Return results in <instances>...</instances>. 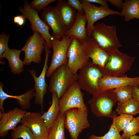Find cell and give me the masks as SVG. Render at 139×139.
<instances>
[{"instance_id":"obj_33","label":"cell","mask_w":139,"mask_h":139,"mask_svg":"<svg viewBox=\"0 0 139 139\" xmlns=\"http://www.w3.org/2000/svg\"><path fill=\"white\" fill-rule=\"evenodd\" d=\"M57 1L55 0H34L29 3L30 6L38 13L48 6L51 3Z\"/></svg>"},{"instance_id":"obj_2","label":"cell","mask_w":139,"mask_h":139,"mask_svg":"<svg viewBox=\"0 0 139 139\" xmlns=\"http://www.w3.org/2000/svg\"><path fill=\"white\" fill-rule=\"evenodd\" d=\"M117 102L114 89L98 91L92 95L89 101L92 112L98 117L113 118L116 116L113 108Z\"/></svg>"},{"instance_id":"obj_18","label":"cell","mask_w":139,"mask_h":139,"mask_svg":"<svg viewBox=\"0 0 139 139\" xmlns=\"http://www.w3.org/2000/svg\"><path fill=\"white\" fill-rule=\"evenodd\" d=\"M128 85L139 86V76L135 77H129L126 75L121 77H103L99 81L98 91Z\"/></svg>"},{"instance_id":"obj_16","label":"cell","mask_w":139,"mask_h":139,"mask_svg":"<svg viewBox=\"0 0 139 139\" xmlns=\"http://www.w3.org/2000/svg\"><path fill=\"white\" fill-rule=\"evenodd\" d=\"M84 52L92 62L101 68L107 62L109 55L91 37L82 42Z\"/></svg>"},{"instance_id":"obj_24","label":"cell","mask_w":139,"mask_h":139,"mask_svg":"<svg viewBox=\"0 0 139 139\" xmlns=\"http://www.w3.org/2000/svg\"><path fill=\"white\" fill-rule=\"evenodd\" d=\"M119 15L124 17L126 22L135 18L139 20V0H126Z\"/></svg>"},{"instance_id":"obj_6","label":"cell","mask_w":139,"mask_h":139,"mask_svg":"<svg viewBox=\"0 0 139 139\" xmlns=\"http://www.w3.org/2000/svg\"><path fill=\"white\" fill-rule=\"evenodd\" d=\"M65 114V127L72 139H77L80 133L90 126L88 109H72L66 111Z\"/></svg>"},{"instance_id":"obj_8","label":"cell","mask_w":139,"mask_h":139,"mask_svg":"<svg viewBox=\"0 0 139 139\" xmlns=\"http://www.w3.org/2000/svg\"><path fill=\"white\" fill-rule=\"evenodd\" d=\"M33 32L21 49L25 54L23 61L24 65H29L32 62L38 64L41 61V56L46 41L40 33L35 31Z\"/></svg>"},{"instance_id":"obj_31","label":"cell","mask_w":139,"mask_h":139,"mask_svg":"<svg viewBox=\"0 0 139 139\" xmlns=\"http://www.w3.org/2000/svg\"><path fill=\"white\" fill-rule=\"evenodd\" d=\"M89 139H123L119 132L116 128L114 121L111 125L108 132L102 136H98L92 135L89 137Z\"/></svg>"},{"instance_id":"obj_30","label":"cell","mask_w":139,"mask_h":139,"mask_svg":"<svg viewBox=\"0 0 139 139\" xmlns=\"http://www.w3.org/2000/svg\"><path fill=\"white\" fill-rule=\"evenodd\" d=\"M134 117L132 116L121 114L118 116L114 117L112 119L116 128L120 132L127 127Z\"/></svg>"},{"instance_id":"obj_34","label":"cell","mask_w":139,"mask_h":139,"mask_svg":"<svg viewBox=\"0 0 139 139\" xmlns=\"http://www.w3.org/2000/svg\"><path fill=\"white\" fill-rule=\"evenodd\" d=\"M68 3L77 12L84 13L80 1L79 0H68Z\"/></svg>"},{"instance_id":"obj_11","label":"cell","mask_w":139,"mask_h":139,"mask_svg":"<svg viewBox=\"0 0 139 139\" xmlns=\"http://www.w3.org/2000/svg\"><path fill=\"white\" fill-rule=\"evenodd\" d=\"M20 12L29 20L32 31L40 33L48 46L51 48L50 40L53 38L49 33L50 27L40 18L38 13L30 5L27 0L24 1L23 7H19Z\"/></svg>"},{"instance_id":"obj_12","label":"cell","mask_w":139,"mask_h":139,"mask_svg":"<svg viewBox=\"0 0 139 139\" xmlns=\"http://www.w3.org/2000/svg\"><path fill=\"white\" fill-rule=\"evenodd\" d=\"M80 1L87 20L86 30L89 37H90L94 24L97 21L110 15H119V12L113 10L109 7L98 6L86 0Z\"/></svg>"},{"instance_id":"obj_38","label":"cell","mask_w":139,"mask_h":139,"mask_svg":"<svg viewBox=\"0 0 139 139\" xmlns=\"http://www.w3.org/2000/svg\"><path fill=\"white\" fill-rule=\"evenodd\" d=\"M132 95L133 98L135 99L139 104V88L138 86H133Z\"/></svg>"},{"instance_id":"obj_7","label":"cell","mask_w":139,"mask_h":139,"mask_svg":"<svg viewBox=\"0 0 139 139\" xmlns=\"http://www.w3.org/2000/svg\"><path fill=\"white\" fill-rule=\"evenodd\" d=\"M72 38L65 35L60 40L54 38L50 40L53 54L46 77H50L57 68L63 65L67 64V51Z\"/></svg>"},{"instance_id":"obj_27","label":"cell","mask_w":139,"mask_h":139,"mask_svg":"<svg viewBox=\"0 0 139 139\" xmlns=\"http://www.w3.org/2000/svg\"><path fill=\"white\" fill-rule=\"evenodd\" d=\"M133 86L130 85L114 89L118 103L125 102L133 98Z\"/></svg>"},{"instance_id":"obj_9","label":"cell","mask_w":139,"mask_h":139,"mask_svg":"<svg viewBox=\"0 0 139 139\" xmlns=\"http://www.w3.org/2000/svg\"><path fill=\"white\" fill-rule=\"evenodd\" d=\"M81 90L77 81L66 91L59 100V114L73 108L87 109Z\"/></svg>"},{"instance_id":"obj_25","label":"cell","mask_w":139,"mask_h":139,"mask_svg":"<svg viewBox=\"0 0 139 139\" xmlns=\"http://www.w3.org/2000/svg\"><path fill=\"white\" fill-rule=\"evenodd\" d=\"M65 113L59 114L55 122L49 130L47 139H66L65 132Z\"/></svg>"},{"instance_id":"obj_32","label":"cell","mask_w":139,"mask_h":139,"mask_svg":"<svg viewBox=\"0 0 139 139\" xmlns=\"http://www.w3.org/2000/svg\"><path fill=\"white\" fill-rule=\"evenodd\" d=\"M9 34H7L2 32L0 35V63L2 64V59L5 56L10 48L8 46L9 39Z\"/></svg>"},{"instance_id":"obj_4","label":"cell","mask_w":139,"mask_h":139,"mask_svg":"<svg viewBox=\"0 0 139 139\" xmlns=\"http://www.w3.org/2000/svg\"><path fill=\"white\" fill-rule=\"evenodd\" d=\"M102 68L104 76L121 77L131 69L136 57L122 53L118 50L109 55Z\"/></svg>"},{"instance_id":"obj_20","label":"cell","mask_w":139,"mask_h":139,"mask_svg":"<svg viewBox=\"0 0 139 139\" xmlns=\"http://www.w3.org/2000/svg\"><path fill=\"white\" fill-rule=\"evenodd\" d=\"M86 18L84 13L77 12L76 20L72 27L65 32V35L75 38L82 43L88 38L86 24Z\"/></svg>"},{"instance_id":"obj_10","label":"cell","mask_w":139,"mask_h":139,"mask_svg":"<svg viewBox=\"0 0 139 139\" xmlns=\"http://www.w3.org/2000/svg\"><path fill=\"white\" fill-rule=\"evenodd\" d=\"M50 48L45 42L44 44L45 53V62L42 70L39 76H37V72L34 70H32L29 71L33 78L34 82L33 88L35 91L34 103L36 105L40 106L42 113H43V111L44 96L46 93L47 88L45 77L48 67V62L50 53Z\"/></svg>"},{"instance_id":"obj_26","label":"cell","mask_w":139,"mask_h":139,"mask_svg":"<svg viewBox=\"0 0 139 139\" xmlns=\"http://www.w3.org/2000/svg\"><path fill=\"white\" fill-rule=\"evenodd\" d=\"M116 111L119 115L126 114L132 116L139 113V104L132 98L123 103H118Z\"/></svg>"},{"instance_id":"obj_28","label":"cell","mask_w":139,"mask_h":139,"mask_svg":"<svg viewBox=\"0 0 139 139\" xmlns=\"http://www.w3.org/2000/svg\"><path fill=\"white\" fill-rule=\"evenodd\" d=\"M12 139H35L33 134L27 126L21 124L12 130L11 135Z\"/></svg>"},{"instance_id":"obj_39","label":"cell","mask_w":139,"mask_h":139,"mask_svg":"<svg viewBox=\"0 0 139 139\" xmlns=\"http://www.w3.org/2000/svg\"><path fill=\"white\" fill-rule=\"evenodd\" d=\"M129 139H139V136L135 135L131 137Z\"/></svg>"},{"instance_id":"obj_23","label":"cell","mask_w":139,"mask_h":139,"mask_svg":"<svg viewBox=\"0 0 139 139\" xmlns=\"http://www.w3.org/2000/svg\"><path fill=\"white\" fill-rule=\"evenodd\" d=\"M22 51L21 49H9L5 57L8 61L12 72L14 74H19L24 70L23 61L20 58Z\"/></svg>"},{"instance_id":"obj_3","label":"cell","mask_w":139,"mask_h":139,"mask_svg":"<svg viewBox=\"0 0 139 139\" xmlns=\"http://www.w3.org/2000/svg\"><path fill=\"white\" fill-rule=\"evenodd\" d=\"M78 74L73 73L67 64H64L57 68L50 77L49 91L55 93L59 99L66 91L77 81Z\"/></svg>"},{"instance_id":"obj_14","label":"cell","mask_w":139,"mask_h":139,"mask_svg":"<svg viewBox=\"0 0 139 139\" xmlns=\"http://www.w3.org/2000/svg\"><path fill=\"white\" fill-rule=\"evenodd\" d=\"M41 114L34 112H27L20 123L31 130L35 139H47L49 130L41 118Z\"/></svg>"},{"instance_id":"obj_29","label":"cell","mask_w":139,"mask_h":139,"mask_svg":"<svg viewBox=\"0 0 139 139\" xmlns=\"http://www.w3.org/2000/svg\"><path fill=\"white\" fill-rule=\"evenodd\" d=\"M121 135L123 139H129L139 133V117H134Z\"/></svg>"},{"instance_id":"obj_13","label":"cell","mask_w":139,"mask_h":139,"mask_svg":"<svg viewBox=\"0 0 139 139\" xmlns=\"http://www.w3.org/2000/svg\"><path fill=\"white\" fill-rule=\"evenodd\" d=\"M67 64L71 71L77 74V71L89 61L90 58L85 54L82 43L73 38L67 51Z\"/></svg>"},{"instance_id":"obj_15","label":"cell","mask_w":139,"mask_h":139,"mask_svg":"<svg viewBox=\"0 0 139 139\" xmlns=\"http://www.w3.org/2000/svg\"><path fill=\"white\" fill-rule=\"evenodd\" d=\"M41 20L52 31L54 38L61 40L65 36V31L60 17L55 7L48 6L41 11Z\"/></svg>"},{"instance_id":"obj_37","label":"cell","mask_w":139,"mask_h":139,"mask_svg":"<svg viewBox=\"0 0 139 139\" xmlns=\"http://www.w3.org/2000/svg\"><path fill=\"white\" fill-rule=\"evenodd\" d=\"M87 2L90 3H93L99 4L101 6L109 7L107 4V0H86Z\"/></svg>"},{"instance_id":"obj_36","label":"cell","mask_w":139,"mask_h":139,"mask_svg":"<svg viewBox=\"0 0 139 139\" xmlns=\"http://www.w3.org/2000/svg\"><path fill=\"white\" fill-rule=\"evenodd\" d=\"M108 1L111 4L122 9L123 6V3L122 0H108Z\"/></svg>"},{"instance_id":"obj_17","label":"cell","mask_w":139,"mask_h":139,"mask_svg":"<svg viewBox=\"0 0 139 139\" xmlns=\"http://www.w3.org/2000/svg\"><path fill=\"white\" fill-rule=\"evenodd\" d=\"M27 112L17 108L6 112H0V136L3 137L9 131L14 129Z\"/></svg>"},{"instance_id":"obj_21","label":"cell","mask_w":139,"mask_h":139,"mask_svg":"<svg viewBox=\"0 0 139 139\" xmlns=\"http://www.w3.org/2000/svg\"><path fill=\"white\" fill-rule=\"evenodd\" d=\"M63 23L65 32L72 26L76 18V10L65 0H57L55 6Z\"/></svg>"},{"instance_id":"obj_35","label":"cell","mask_w":139,"mask_h":139,"mask_svg":"<svg viewBox=\"0 0 139 139\" xmlns=\"http://www.w3.org/2000/svg\"><path fill=\"white\" fill-rule=\"evenodd\" d=\"M26 17L23 15H18L14 17L13 22L14 23L20 26H22L25 23Z\"/></svg>"},{"instance_id":"obj_1","label":"cell","mask_w":139,"mask_h":139,"mask_svg":"<svg viewBox=\"0 0 139 139\" xmlns=\"http://www.w3.org/2000/svg\"><path fill=\"white\" fill-rule=\"evenodd\" d=\"M90 37L93 39L109 55L122 47L118 39L116 27L114 25L98 23L94 25L91 32Z\"/></svg>"},{"instance_id":"obj_22","label":"cell","mask_w":139,"mask_h":139,"mask_svg":"<svg viewBox=\"0 0 139 139\" xmlns=\"http://www.w3.org/2000/svg\"><path fill=\"white\" fill-rule=\"evenodd\" d=\"M51 93V105L48 110L41 115V118L48 130L56 121L59 114V99L55 93Z\"/></svg>"},{"instance_id":"obj_5","label":"cell","mask_w":139,"mask_h":139,"mask_svg":"<svg viewBox=\"0 0 139 139\" xmlns=\"http://www.w3.org/2000/svg\"><path fill=\"white\" fill-rule=\"evenodd\" d=\"M103 77L102 68L89 61L80 70L77 82L81 89L93 95L98 91L99 81Z\"/></svg>"},{"instance_id":"obj_19","label":"cell","mask_w":139,"mask_h":139,"mask_svg":"<svg viewBox=\"0 0 139 139\" xmlns=\"http://www.w3.org/2000/svg\"><path fill=\"white\" fill-rule=\"evenodd\" d=\"M3 84L1 82L0 83V112H5L3 107L4 101L7 99L13 98L16 99L21 109L25 110L30 107L31 101L34 96L35 92L33 88L24 94L19 95H12L8 94L5 92L3 89Z\"/></svg>"}]
</instances>
